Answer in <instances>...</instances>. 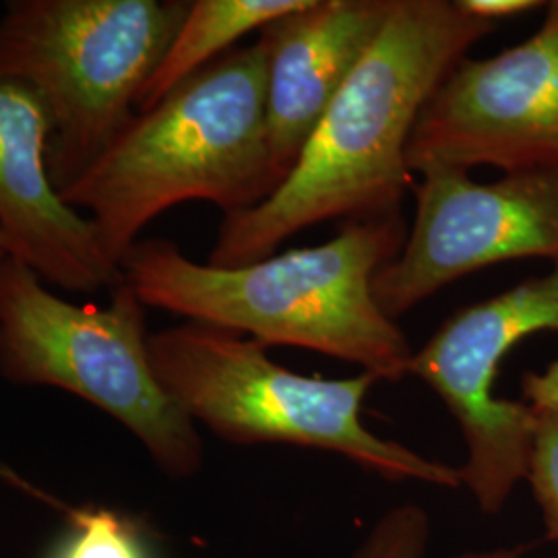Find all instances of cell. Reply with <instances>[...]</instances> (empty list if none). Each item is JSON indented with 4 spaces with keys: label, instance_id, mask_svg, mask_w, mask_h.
<instances>
[{
    "label": "cell",
    "instance_id": "10",
    "mask_svg": "<svg viewBox=\"0 0 558 558\" xmlns=\"http://www.w3.org/2000/svg\"><path fill=\"white\" fill-rule=\"evenodd\" d=\"M52 126L41 101L0 83V232L7 253L69 292H112L122 269L101 253L89 221L66 205L48 170Z\"/></svg>",
    "mask_w": 558,
    "mask_h": 558
},
{
    "label": "cell",
    "instance_id": "1",
    "mask_svg": "<svg viewBox=\"0 0 558 558\" xmlns=\"http://www.w3.org/2000/svg\"><path fill=\"white\" fill-rule=\"evenodd\" d=\"M499 23L458 0H393L377 40L329 104L296 166L253 209L223 216L207 263L242 267L329 220L401 211L416 189L408 145L440 81Z\"/></svg>",
    "mask_w": 558,
    "mask_h": 558
},
{
    "label": "cell",
    "instance_id": "12",
    "mask_svg": "<svg viewBox=\"0 0 558 558\" xmlns=\"http://www.w3.org/2000/svg\"><path fill=\"white\" fill-rule=\"evenodd\" d=\"M306 0H193L158 69L137 100V112L160 104L180 83L221 59L267 23L299 11Z\"/></svg>",
    "mask_w": 558,
    "mask_h": 558
},
{
    "label": "cell",
    "instance_id": "5",
    "mask_svg": "<svg viewBox=\"0 0 558 558\" xmlns=\"http://www.w3.org/2000/svg\"><path fill=\"white\" fill-rule=\"evenodd\" d=\"M189 0H11L0 15V83L41 101L57 191L100 158L189 11Z\"/></svg>",
    "mask_w": 558,
    "mask_h": 558
},
{
    "label": "cell",
    "instance_id": "18",
    "mask_svg": "<svg viewBox=\"0 0 558 558\" xmlns=\"http://www.w3.org/2000/svg\"><path fill=\"white\" fill-rule=\"evenodd\" d=\"M7 255H9V253H7L4 248H0V265H2V260H4V257H7Z\"/></svg>",
    "mask_w": 558,
    "mask_h": 558
},
{
    "label": "cell",
    "instance_id": "9",
    "mask_svg": "<svg viewBox=\"0 0 558 558\" xmlns=\"http://www.w3.org/2000/svg\"><path fill=\"white\" fill-rule=\"evenodd\" d=\"M544 11L534 36L488 59L465 57L440 81L408 145L414 174L558 166V0Z\"/></svg>",
    "mask_w": 558,
    "mask_h": 558
},
{
    "label": "cell",
    "instance_id": "7",
    "mask_svg": "<svg viewBox=\"0 0 558 558\" xmlns=\"http://www.w3.org/2000/svg\"><path fill=\"white\" fill-rule=\"evenodd\" d=\"M538 331H558V260L539 278L456 311L410 362V375L458 422L468 451L459 480L484 513H499L527 478L538 414L493 391L500 362Z\"/></svg>",
    "mask_w": 558,
    "mask_h": 558
},
{
    "label": "cell",
    "instance_id": "15",
    "mask_svg": "<svg viewBox=\"0 0 558 558\" xmlns=\"http://www.w3.org/2000/svg\"><path fill=\"white\" fill-rule=\"evenodd\" d=\"M536 414L538 426L525 480L542 511L546 536L558 542V414Z\"/></svg>",
    "mask_w": 558,
    "mask_h": 558
},
{
    "label": "cell",
    "instance_id": "17",
    "mask_svg": "<svg viewBox=\"0 0 558 558\" xmlns=\"http://www.w3.org/2000/svg\"><path fill=\"white\" fill-rule=\"evenodd\" d=\"M458 4L465 13H470L474 17L500 23L509 17L532 13L536 9H546L548 2H539V0H458Z\"/></svg>",
    "mask_w": 558,
    "mask_h": 558
},
{
    "label": "cell",
    "instance_id": "6",
    "mask_svg": "<svg viewBox=\"0 0 558 558\" xmlns=\"http://www.w3.org/2000/svg\"><path fill=\"white\" fill-rule=\"evenodd\" d=\"M145 313L126 281L108 304H73L7 255L0 265V375L85 399L140 440L166 476L191 478L203 468L205 447L197 424L151 366Z\"/></svg>",
    "mask_w": 558,
    "mask_h": 558
},
{
    "label": "cell",
    "instance_id": "19",
    "mask_svg": "<svg viewBox=\"0 0 558 558\" xmlns=\"http://www.w3.org/2000/svg\"><path fill=\"white\" fill-rule=\"evenodd\" d=\"M0 248H4V251H7V242H4V236H2V232H0Z\"/></svg>",
    "mask_w": 558,
    "mask_h": 558
},
{
    "label": "cell",
    "instance_id": "8",
    "mask_svg": "<svg viewBox=\"0 0 558 558\" xmlns=\"http://www.w3.org/2000/svg\"><path fill=\"white\" fill-rule=\"evenodd\" d=\"M416 218L373 292L389 319L484 267L558 260V166L507 172L480 184L470 172L433 166L414 189Z\"/></svg>",
    "mask_w": 558,
    "mask_h": 558
},
{
    "label": "cell",
    "instance_id": "3",
    "mask_svg": "<svg viewBox=\"0 0 558 558\" xmlns=\"http://www.w3.org/2000/svg\"><path fill=\"white\" fill-rule=\"evenodd\" d=\"M259 41L239 46L137 112L60 197L89 221L101 253L119 265L141 232L186 201L223 216L278 191Z\"/></svg>",
    "mask_w": 558,
    "mask_h": 558
},
{
    "label": "cell",
    "instance_id": "13",
    "mask_svg": "<svg viewBox=\"0 0 558 558\" xmlns=\"http://www.w3.org/2000/svg\"><path fill=\"white\" fill-rule=\"evenodd\" d=\"M430 538V519L420 505H398L373 525L368 536L348 558H424ZM530 544L476 550L453 558H525Z\"/></svg>",
    "mask_w": 558,
    "mask_h": 558
},
{
    "label": "cell",
    "instance_id": "11",
    "mask_svg": "<svg viewBox=\"0 0 558 558\" xmlns=\"http://www.w3.org/2000/svg\"><path fill=\"white\" fill-rule=\"evenodd\" d=\"M391 7L393 0H306L260 29L267 137L279 184L377 40Z\"/></svg>",
    "mask_w": 558,
    "mask_h": 558
},
{
    "label": "cell",
    "instance_id": "2",
    "mask_svg": "<svg viewBox=\"0 0 558 558\" xmlns=\"http://www.w3.org/2000/svg\"><path fill=\"white\" fill-rule=\"evenodd\" d=\"M398 214L345 220L333 239L242 267L197 263L166 239L140 240L120 260L147 308L236 331L260 345H290L356 364L398 383L412 348L380 311L373 281L405 242Z\"/></svg>",
    "mask_w": 558,
    "mask_h": 558
},
{
    "label": "cell",
    "instance_id": "14",
    "mask_svg": "<svg viewBox=\"0 0 558 558\" xmlns=\"http://www.w3.org/2000/svg\"><path fill=\"white\" fill-rule=\"evenodd\" d=\"M59 558H145L131 527L106 509L75 513V530Z\"/></svg>",
    "mask_w": 558,
    "mask_h": 558
},
{
    "label": "cell",
    "instance_id": "16",
    "mask_svg": "<svg viewBox=\"0 0 558 558\" xmlns=\"http://www.w3.org/2000/svg\"><path fill=\"white\" fill-rule=\"evenodd\" d=\"M521 393L523 401L536 412L558 414V359L542 373H525Z\"/></svg>",
    "mask_w": 558,
    "mask_h": 558
},
{
    "label": "cell",
    "instance_id": "4",
    "mask_svg": "<svg viewBox=\"0 0 558 558\" xmlns=\"http://www.w3.org/2000/svg\"><path fill=\"white\" fill-rule=\"evenodd\" d=\"M163 389L195 424L234 445H294L338 453L380 478L459 488L458 468L371 433L362 405L377 377L302 375L269 359L259 341L186 320L149 333Z\"/></svg>",
    "mask_w": 558,
    "mask_h": 558
}]
</instances>
